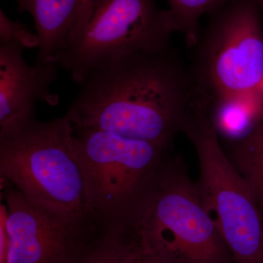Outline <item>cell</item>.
Segmentation results:
<instances>
[{
	"label": "cell",
	"instance_id": "obj_5",
	"mask_svg": "<svg viewBox=\"0 0 263 263\" xmlns=\"http://www.w3.org/2000/svg\"><path fill=\"white\" fill-rule=\"evenodd\" d=\"M182 133L196 151L200 167L196 185L202 205L234 262L263 263V217L258 203L197 100L192 102Z\"/></svg>",
	"mask_w": 263,
	"mask_h": 263
},
{
	"label": "cell",
	"instance_id": "obj_17",
	"mask_svg": "<svg viewBox=\"0 0 263 263\" xmlns=\"http://www.w3.org/2000/svg\"><path fill=\"white\" fill-rule=\"evenodd\" d=\"M259 8H260V11H262V18H263V0H258Z\"/></svg>",
	"mask_w": 263,
	"mask_h": 263
},
{
	"label": "cell",
	"instance_id": "obj_13",
	"mask_svg": "<svg viewBox=\"0 0 263 263\" xmlns=\"http://www.w3.org/2000/svg\"><path fill=\"white\" fill-rule=\"evenodd\" d=\"M143 249L130 228H102L78 263H139Z\"/></svg>",
	"mask_w": 263,
	"mask_h": 263
},
{
	"label": "cell",
	"instance_id": "obj_16",
	"mask_svg": "<svg viewBox=\"0 0 263 263\" xmlns=\"http://www.w3.org/2000/svg\"><path fill=\"white\" fill-rule=\"evenodd\" d=\"M139 263H157L156 262L155 259L152 258V257L149 255V254H147L144 250H143V254H142V256L141 257V259H140Z\"/></svg>",
	"mask_w": 263,
	"mask_h": 263
},
{
	"label": "cell",
	"instance_id": "obj_3",
	"mask_svg": "<svg viewBox=\"0 0 263 263\" xmlns=\"http://www.w3.org/2000/svg\"><path fill=\"white\" fill-rule=\"evenodd\" d=\"M132 228L157 263L234 262L179 156L164 162Z\"/></svg>",
	"mask_w": 263,
	"mask_h": 263
},
{
	"label": "cell",
	"instance_id": "obj_10",
	"mask_svg": "<svg viewBox=\"0 0 263 263\" xmlns=\"http://www.w3.org/2000/svg\"><path fill=\"white\" fill-rule=\"evenodd\" d=\"M14 1L19 12L29 13L34 20L40 39L36 63H57V57L87 0Z\"/></svg>",
	"mask_w": 263,
	"mask_h": 263
},
{
	"label": "cell",
	"instance_id": "obj_9",
	"mask_svg": "<svg viewBox=\"0 0 263 263\" xmlns=\"http://www.w3.org/2000/svg\"><path fill=\"white\" fill-rule=\"evenodd\" d=\"M24 49L15 41L0 43V130L34 117L36 102L56 106L60 100L51 91L58 64L29 65Z\"/></svg>",
	"mask_w": 263,
	"mask_h": 263
},
{
	"label": "cell",
	"instance_id": "obj_14",
	"mask_svg": "<svg viewBox=\"0 0 263 263\" xmlns=\"http://www.w3.org/2000/svg\"><path fill=\"white\" fill-rule=\"evenodd\" d=\"M229 0H167L170 16L176 32L182 34L188 47H193L198 38L199 22Z\"/></svg>",
	"mask_w": 263,
	"mask_h": 263
},
{
	"label": "cell",
	"instance_id": "obj_12",
	"mask_svg": "<svg viewBox=\"0 0 263 263\" xmlns=\"http://www.w3.org/2000/svg\"><path fill=\"white\" fill-rule=\"evenodd\" d=\"M227 144L224 152L252 188L263 217V116L245 138Z\"/></svg>",
	"mask_w": 263,
	"mask_h": 263
},
{
	"label": "cell",
	"instance_id": "obj_4",
	"mask_svg": "<svg viewBox=\"0 0 263 263\" xmlns=\"http://www.w3.org/2000/svg\"><path fill=\"white\" fill-rule=\"evenodd\" d=\"M70 143L99 224L132 228L173 148L110 132L74 128Z\"/></svg>",
	"mask_w": 263,
	"mask_h": 263
},
{
	"label": "cell",
	"instance_id": "obj_1",
	"mask_svg": "<svg viewBox=\"0 0 263 263\" xmlns=\"http://www.w3.org/2000/svg\"><path fill=\"white\" fill-rule=\"evenodd\" d=\"M67 109L74 129L110 132L173 148L195 98L171 46L123 55L91 70Z\"/></svg>",
	"mask_w": 263,
	"mask_h": 263
},
{
	"label": "cell",
	"instance_id": "obj_8",
	"mask_svg": "<svg viewBox=\"0 0 263 263\" xmlns=\"http://www.w3.org/2000/svg\"><path fill=\"white\" fill-rule=\"evenodd\" d=\"M1 205L0 263H78L101 231L71 222L27 200L4 181Z\"/></svg>",
	"mask_w": 263,
	"mask_h": 263
},
{
	"label": "cell",
	"instance_id": "obj_2",
	"mask_svg": "<svg viewBox=\"0 0 263 263\" xmlns=\"http://www.w3.org/2000/svg\"><path fill=\"white\" fill-rule=\"evenodd\" d=\"M73 126L63 117H35L0 130L1 181L50 214L100 226L90 211L84 180L70 148Z\"/></svg>",
	"mask_w": 263,
	"mask_h": 263
},
{
	"label": "cell",
	"instance_id": "obj_6",
	"mask_svg": "<svg viewBox=\"0 0 263 263\" xmlns=\"http://www.w3.org/2000/svg\"><path fill=\"white\" fill-rule=\"evenodd\" d=\"M175 31L157 0H87L57 62L80 84L91 70L123 55L171 46Z\"/></svg>",
	"mask_w": 263,
	"mask_h": 263
},
{
	"label": "cell",
	"instance_id": "obj_7",
	"mask_svg": "<svg viewBox=\"0 0 263 263\" xmlns=\"http://www.w3.org/2000/svg\"><path fill=\"white\" fill-rule=\"evenodd\" d=\"M208 15L189 67L195 97L215 100L260 86L263 30L258 0H229Z\"/></svg>",
	"mask_w": 263,
	"mask_h": 263
},
{
	"label": "cell",
	"instance_id": "obj_15",
	"mask_svg": "<svg viewBox=\"0 0 263 263\" xmlns=\"http://www.w3.org/2000/svg\"><path fill=\"white\" fill-rule=\"evenodd\" d=\"M15 41L25 48H38L40 39L37 34H33L24 24L8 18L3 10H0V43Z\"/></svg>",
	"mask_w": 263,
	"mask_h": 263
},
{
	"label": "cell",
	"instance_id": "obj_11",
	"mask_svg": "<svg viewBox=\"0 0 263 263\" xmlns=\"http://www.w3.org/2000/svg\"><path fill=\"white\" fill-rule=\"evenodd\" d=\"M197 98L206 110L218 136L227 143L245 138L263 116L261 86L228 98L212 100Z\"/></svg>",
	"mask_w": 263,
	"mask_h": 263
}]
</instances>
